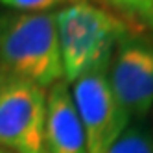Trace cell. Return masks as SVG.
<instances>
[{
	"instance_id": "obj_6",
	"label": "cell",
	"mask_w": 153,
	"mask_h": 153,
	"mask_svg": "<svg viewBox=\"0 0 153 153\" xmlns=\"http://www.w3.org/2000/svg\"><path fill=\"white\" fill-rule=\"evenodd\" d=\"M42 153H89L85 129L65 79L53 83L46 92Z\"/></svg>"
},
{
	"instance_id": "obj_5",
	"label": "cell",
	"mask_w": 153,
	"mask_h": 153,
	"mask_svg": "<svg viewBox=\"0 0 153 153\" xmlns=\"http://www.w3.org/2000/svg\"><path fill=\"white\" fill-rule=\"evenodd\" d=\"M109 81L118 103L131 118H144L153 107V41L129 31L116 42Z\"/></svg>"
},
{
	"instance_id": "obj_2",
	"label": "cell",
	"mask_w": 153,
	"mask_h": 153,
	"mask_svg": "<svg viewBox=\"0 0 153 153\" xmlns=\"http://www.w3.org/2000/svg\"><path fill=\"white\" fill-rule=\"evenodd\" d=\"M63 79L74 83L100 63L113 57L116 42L129 26L94 2H78L56 13Z\"/></svg>"
},
{
	"instance_id": "obj_4",
	"label": "cell",
	"mask_w": 153,
	"mask_h": 153,
	"mask_svg": "<svg viewBox=\"0 0 153 153\" xmlns=\"http://www.w3.org/2000/svg\"><path fill=\"white\" fill-rule=\"evenodd\" d=\"M109 65L111 59L79 76L70 91L85 129L89 153H105L131 122V116L124 111L113 92Z\"/></svg>"
},
{
	"instance_id": "obj_11",
	"label": "cell",
	"mask_w": 153,
	"mask_h": 153,
	"mask_svg": "<svg viewBox=\"0 0 153 153\" xmlns=\"http://www.w3.org/2000/svg\"><path fill=\"white\" fill-rule=\"evenodd\" d=\"M4 153H9V151H4Z\"/></svg>"
},
{
	"instance_id": "obj_10",
	"label": "cell",
	"mask_w": 153,
	"mask_h": 153,
	"mask_svg": "<svg viewBox=\"0 0 153 153\" xmlns=\"http://www.w3.org/2000/svg\"><path fill=\"white\" fill-rule=\"evenodd\" d=\"M0 153H4V149H0Z\"/></svg>"
},
{
	"instance_id": "obj_3",
	"label": "cell",
	"mask_w": 153,
	"mask_h": 153,
	"mask_svg": "<svg viewBox=\"0 0 153 153\" xmlns=\"http://www.w3.org/2000/svg\"><path fill=\"white\" fill-rule=\"evenodd\" d=\"M46 91L0 70V149L42 153Z\"/></svg>"
},
{
	"instance_id": "obj_7",
	"label": "cell",
	"mask_w": 153,
	"mask_h": 153,
	"mask_svg": "<svg viewBox=\"0 0 153 153\" xmlns=\"http://www.w3.org/2000/svg\"><path fill=\"white\" fill-rule=\"evenodd\" d=\"M116 15L133 33L148 31L153 35V0H92Z\"/></svg>"
},
{
	"instance_id": "obj_9",
	"label": "cell",
	"mask_w": 153,
	"mask_h": 153,
	"mask_svg": "<svg viewBox=\"0 0 153 153\" xmlns=\"http://www.w3.org/2000/svg\"><path fill=\"white\" fill-rule=\"evenodd\" d=\"M11 11H26V13H48L53 7H67L78 2H92V0H0Z\"/></svg>"
},
{
	"instance_id": "obj_1",
	"label": "cell",
	"mask_w": 153,
	"mask_h": 153,
	"mask_svg": "<svg viewBox=\"0 0 153 153\" xmlns=\"http://www.w3.org/2000/svg\"><path fill=\"white\" fill-rule=\"evenodd\" d=\"M0 70L50 89L63 79L53 13H0Z\"/></svg>"
},
{
	"instance_id": "obj_8",
	"label": "cell",
	"mask_w": 153,
	"mask_h": 153,
	"mask_svg": "<svg viewBox=\"0 0 153 153\" xmlns=\"http://www.w3.org/2000/svg\"><path fill=\"white\" fill-rule=\"evenodd\" d=\"M105 153H153V135L138 126H127Z\"/></svg>"
}]
</instances>
